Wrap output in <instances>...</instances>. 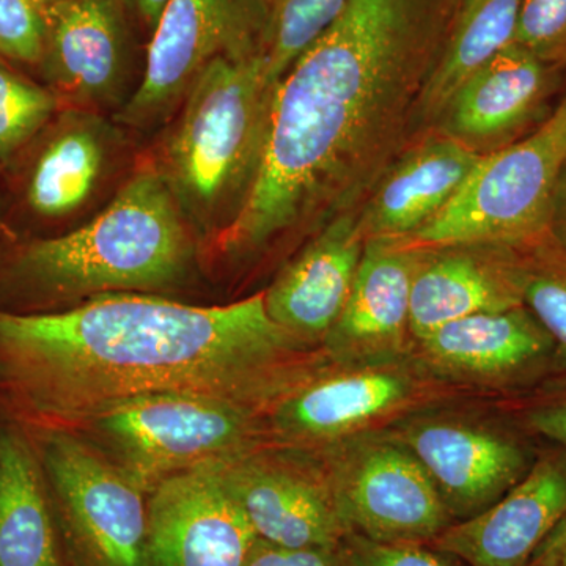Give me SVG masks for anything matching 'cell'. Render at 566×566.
<instances>
[{"label": "cell", "instance_id": "1", "mask_svg": "<svg viewBox=\"0 0 566 566\" xmlns=\"http://www.w3.org/2000/svg\"><path fill=\"white\" fill-rule=\"evenodd\" d=\"M460 0H346L275 87L259 177L216 243L248 259L356 210L420 125Z\"/></svg>", "mask_w": 566, "mask_h": 566}, {"label": "cell", "instance_id": "2", "mask_svg": "<svg viewBox=\"0 0 566 566\" xmlns=\"http://www.w3.org/2000/svg\"><path fill=\"white\" fill-rule=\"evenodd\" d=\"M263 293L216 307L104 294L48 314L0 308V385L41 428H74L132 398L188 394L266 415L312 374Z\"/></svg>", "mask_w": 566, "mask_h": 566}, {"label": "cell", "instance_id": "3", "mask_svg": "<svg viewBox=\"0 0 566 566\" xmlns=\"http://www.w3.org/2000/svg\"><path fill=\"white\" fill-rule=\"evenodd\" d=\"M199 244L155 164L147 163L85 226L18 248L3 281L32 303L158 292L188 277Z\"/></svg>", "mask_w": 566, "mask_h": 566}, {"label": "cell", "instance_id": "4", "mask_svg": "<svg viewBox=\"0 0 566 566\" xmlns=\"http://www.w3.org/2000/svg\"><path fill=\"white\" fill-rule=\"evenodd\" d=\"M274 91L262 54L216 59L193 80L159 145L153 164L203 243H218L251 196Z\"/></svg>", "mask_w": 566, "mask_h": 566}, {"label": "cell", "instance_id": "5", "mask_svg": "<svg viewBox=\"0 0 566 566\" xmlns=\"http://www.w3.org/2000/svg\"><path fill=\"white\" fill-rule=\"evenodd\" d=\"M566 169V87L526 136L483 156L444 210L405 243L532 248L551 234L554 199Z\"/></svg>", "mask_w": 566, "mask_h": 566}, {"label": "cell", "instance_id": "6", "mask_svg": "<svg viewBox=\"0 0 566 566\" xmlns=\"http://www.w3.org/2000/svg\"><path fill=\"white\" fill-rule=\"evenodd\" d=\"M70 430L88 434L150 491L166 476L216 463L263 444V412L188 394L132 398Z\"/></svg>", "mask_w": 566, "mask_h": 566}, {"label": "cell", "instance_id": "7", "mask_svg": "<svg viewBox=\"0 0 566 566\" xmlns=\"http://www.w3.org/2000/svg\"><path fill=\"white\" fill-rule=\"evenodd\" d=\"M35 444L74 566H148L150 491L70 428H43Z\"/></svg>", "mask_w": 566, "mask_h": 566}, {"label": "cell", "instance_id": "8", "mask_svg": "<svg viewBox=\"0 0 566 566\" xmlns=\"http://www.w3.org/2000/svg\"><path fill=\"white\" fill-rule=\"evenodd\" d=\"M327 474L348 534L428 545L455 523L433 480L394 434H354L331 447Z\"/></svg>", "mask_w": 566, "mask_h": 566}, {"label": "cell", "instance_id": "9", "mask_svg": "<svg viewBox=\"0 0 566 566\" xmlns=\"http://www.w3.org/2000/svg\"><path fill=\"white\" fill-rule=\"evenodd\" d=\"M270 0H169L153 29L139 87L117 115L148 128L180 106L200 71L219 57L263 55Z\"/></svg>", "mask_w": 566, "mask_h": 566}, {"label": "cell", "instance_id": "10", "mask_svg": "<svg viewBox=\"0 0 566 566\" xmlns=\"http://www.w3.org/2000/svg\"><path fill=\"white\" fill-rule=\"evenodd\" d=\"M256 538L285 547H337L348 535L324 461L301 447H252L212 463Z\"/></svg>", "mask_w": 566, "mask_h": 566}, {"label": "cell", "instance_id": "11", "mask_svg": "<svg viewBox=\"0 0 566 566\" xmlns=\"http://www.w3.org/2000/svg\"><path fill=\"white\" fill-rule=\"evenodd\" d=\"M255 542L212 463L150 488L148 566H244Z\"/></svg>", "mask_w": 566, "mask_h": 566}, {"label": "cell", "instance_id": "12", "mask_svg": "<svg viewBox=\"0 0 566 566\" xmlns=\"http://www.w3.org/2000/svg\"><path fill=\"white\" fill-rule=\"evenodd\" d=\"M123 0H63L41 10V70L62 104L96 111L123 103L129 32Z\"/></svg>", "mask_w": 566, "mask_h": 566}, {"label": "cell", "instance_id": "13", "mask_svg": "<svg viewBox=\"0 0 566 566\" xmlns=\"http://www.w3.org/2000/svg\"><path fill=\"white\" fill-rule=\"evenodd\" d=\"M562 69L512 43L483 63L450 96L439 132L485 156L526 136L549 112Z\"/></svg>", "mask_w": 566, "mask_h": 566}, {"label": "cell", "instance_id": "14", "mask_svg": "<svg viewBox=\"0 0 566 566\" xmlns=\"http://www.w3.org/2000/svg\"><path fill=\"white\" fill-rule=\"evenodd\" d=\"M412 376L392 364L308 375L264 415L268 431L286 446L335 444L411 400Z\"/></svg>", "mask_w": 566, "mask_h": 566}, {"label": "cell", "instance_id": "15", "mask_svg": "<svg viewBox=\"0 0 566 566\" xmlns=\"http://www.w3.org/2000/svg\"><path fill=\"white\" fill-rule=\"evenodd\" d=\"M433 480L453 521L483 512L520 482L524 457L493 428L452 417H420L395 433Z\"/></svg>", "mask_w": 566, "mask_h": 566}, {"label": "cell", "instance_id": "16", "mask_svg": "<svg viewBox=\"0 0 566 566\" xmlns=\"http://www.w3.org/2000/svg\"><path fill=\"white\" fill-rule=\"evenodd\" d=\"M422 255V249L403 240L367 241L348 301L323 340L335 363L367 367L392 364L400 356Z\"/></svg>", "mask_w": 566, "mask_h": 566}, {"label": "cell", "instance_id": "17", "mask_svg": "<svg viewBox=\"0 0 566 566\" xmlns=\"http://www.w3.org/2000/svg\"><path fill=\"white\" fill-rule=\"evenodd\" d=\"M365 244L359 211L324 223L263 293L270 318L305 345L324 340L352 293Z\"/></svg>", "mask_w": 566, "mask_h": 566}, {"label": "cell", "instance_id": "18", "mask_svg": "<svg viewBox=\"0 0 566 566\" xmlns=\"http://www.w3.org/2000/svg\"><path fill=\"white\" fill-rule=\"evenodd\" d=\"M566 515V465L539 461L493 505L455 521L431 543L469 566H528Z\"/></svg>", "mask_w": 566, "mask_h": 566}, {"label": "cell", "instance_id": "19", "mask_svg": "<svg viewBox=\"0 0 566 566\" xmlns=\"http://www.w3.org/2000/svg\"><path fill=\"white\" fill-rule=\"evenodd\" d=\"M483 156L431 129L381 175L359 211L368 240H408L444 210Z\"/></svg>", "mask_w": 566, "mask_h": 566}, {"label": "cell", "instance_id": "20", "mask_svg": "<svg viewBox=\"0 0 566 566\" xmlns=\"http://www.w3.org/2000/svg\"><path fill=\"white\" fill-rule=\"evenodd\" d=\"M510 251L494 245L423 251L412 281V337L419 342L438 327L464 316L524 305V268Z\"/></svg>", "mask_w": 566, "mask_h": 566}, {"label": "cell", "instance_id": "21", "mask_svg": "<svg viewBox=\"0 0 566 566\" xmlns=\"http://www.w3.org/2000/svg\"><path fill=\"white\" fill-rule=\"evenodd\" d=\"M117 148V129L99 112L66 107L41 142L25 178V202L36 216L81 211L103 185Z\"/></svg>", "mask_w": 566, "mask_h": 566}, {"label": "cell", "instance_id": "22", "mask_svg": "<svg viewBox=\"0 0 566 566\" xmlns=\"http://www.w3.org/2000/svg\"><path fill=\"white\" fill-rule=\"evenodd\" d=\"M0 566H74L39 449L21 428H0Z\"/></svg>", "mask_w": 566, "mask_h": 566}, {"label": "cell", "instance_id": "23", "mask_svg": "<svg viewBox=\"0 0 566 566\" xmlns=\"http://www.w3.org/2000/svg\"><path fill=\"white\" fill-rule=\"evenodd\" d=\"M549 334L524 305L483 312L438 327L420 338L424 363L452 378H502L542 356Z\"/></svg>", "mask_w": 566, "mask_h": 566}, {"label": "cell", "instance_id": "24", "mask_svg": "<svg viewBox=\"0 0 566 566\" xmlns=\"http://www.w3.org/2000/svg\"><path fill=\"white\" fill-rule=\"evenodd\" d=\"M524 0H463L420 106V125L436 123L450 96L515 39Z\"/></svg>", "mask_w": 566, "mask_h": 566}, {"label": "cell", "instance_id": "25", "mask_svg": "<svg viewBox=\"0 0 566 566\" xmlns=\"http://www.w3.org/2000/svg\"><path fill=\"white\" fill-rule=\"evenodd\" d=\"M346 0H270V20L264 39L266 77L277 87L304 54L345 9Z\"/></svg>", "mask_w": 566, "mask_h": 566}, {"label": "cell", "instance_id": "26", "mask_svg": "<svg viewBox=\"0 0 566 566\" xmlns=\"http://www.w3.org/2000/svg\"><path fill=\"white\" fill-rule=\"evenodd\" d=\"M61 107L50 87L0 65V164H9L39 136Z\"/></svg>", "mask_w": 566, "mask_h": 566}, {"label": "cell", "instance_id": "27", "mask_svg": "<svg viewBox=\"0 0 566 566\" xmlns=\"http://www.w3.org/2000/svg\"><path fill=\"white\" fill-rule=\"evenodd\" d=\"M513 43L547 65L566 66V0H524Z\"/></svg>", "mask_w": 566, "mask_h": 566}, {"label": "cell", "instance_id": "28", "mask_svg": "<svg viewBox=\"0 0 566 566\" xmlns=\"http://www.w3.org/2000/svg\"><path fill=\"white\" fill-rule=\"evenodd\" d=\"M538 260L542 266H523L524 304L566 352V256Z\"/></svg>", "mask_w": 566, "mask_h": 566}, {"label": "cell", "instance_id": "29", "mask_svg": "<svg viewBox=\"0 0 566 566\" xmlns=\"http://www.w3.org/2000/svg\"><path fill=\"white\" fill-rule=\"evenodd\" d=\"M43 44V13L35 0H0V55L40 63Z\"/></svg>", "mask_w": 566, "mask_h": 566}, {"label": "cell", "instance_id": "30", "mask_svg": "<svg viewBox=\"0 0 566 566\" xmlns=\"http://www.w3.org/2000/svg\"><path fill=\"white\" fill-rule=\"evenodd\" d=\"M344 547L349 566H457L452 556L428 545L378 543L348 534Z\"/></svg>", "mask_w": 566, "mask_h": 566}, {"label": "cell", "instance_id": "31", "mask_svg": "<svg viewBox=\"0 0 566 566\" xmlns=\"http://www.w3.org/2000/svg\"><path fill=\"white\" fill-rule=\"evenodd\" d=\"M244 566H349L344 545L285 547L256 538Z\"/></svg>", "mask_w": 566, "mask_h": 566}, {"label": "cell", "instance_id": "32", "mask_svg": "<svg viewBox=\"0 0 566 566\" xmlns=\"http://www.w3.org/2000/svg\"><path fill=\"white\" fill-rule=\"evenodd\" d=\"M531 422L538 433L566 447V403L539 409L531 416Z\"/></svg>", "mask_w": 566, "mask_h": 566}, {"label": "cell", "instance_id": "33", "mask_svg": "<svg viewBox=\"0 0 566 566\" xmlns=\"http://www.w3.org/2000/svg\"><path fill=\"white\" fill-rule=\"evenodd\" d=\"M551 234L558 244L566 248V169L558 181L556 199H554Z\"/></svg>", "mask_w": 566, "mask_h": 566}, {"label": "cell", "instance_id": "34", "mask_svg": "<svg viewBox=\"0 0 566 566\" xmlns=\"http://www.w3.org/2000/svg\"><path fill=\"white\" fill-rule=\"evenodd\" d=\"M128 9L136 11L139 14L140 20L148 25V28L155 29L158 24L159 18L164 7L167 6L169 0H123Z\"/></svg>", "mask_w": 566, "mask_h": 566}, {"label": "cell", "instance_id": "35", "mask_svg": "<svg viewBox=\"0 0 566 566\" xmlns=\"http://www.w3.org/2000/svg\"><path fill=\"white\" fill-rule=\"evenodd\" d=\"M566 545V515L562 517L560 523L557 524L556 528L551 532V535L547 536L546 542L539 546V549L536 551L534 558L532 562L538 560V558L549 556V554L556 553L557 549L564 547ZM531 562V564H532Z\"/></svg>", "mask_w": 566, "mask_h": 566}, {"label": "cell", "instance_id": "36", "mask_svg": "<svg viewBox=\"0 0 566 566\" xmlns=\"http://www.w3.org/2000/svg\"><path fill=\"white\" fill-rule=\"evenodd\" d=\"M528 566H566V545L549 556L532 562Z\"/></svg>", "mask_w": 566, "mask_h": 566}, {"label": "cell", "instance_id": "37", "mask_svg": "<svg viewBox=\"0 0 566 566\" xmlns=\"http://www.w3.org/2000/svg\"><path fill=\"white\" fill-rule=\"evenodd\" d=\"M36 6L40 7V10L46 9V7L54 6V3L63 2V0H35Z\"/></svg>", "mask_w": 566, "mask_h": 566}, {"label": "cell", "instance_id": "38", "mask_svg": "<svg viewBox=\"0 0 566 566\" xmlns=\"http://www.w3.org/2000/svg\"><path fill=\"white\" fill-rule=\"evenodd\" d=\"M0 216H2V197H0Z\"/></svg>", "mask_w": 566, "mask_h": 566}]
</instances>
